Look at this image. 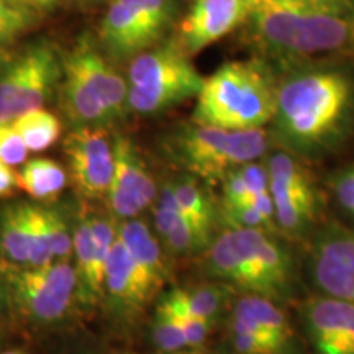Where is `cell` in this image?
Masks as SVG:
<instances>
[{
	"instance_id": "23",
	"label": "cell",
	"mask_w": 354,
	"mask_h": 354,
	"mask_svg": "<svg viewBox=\"0 0 354 354\" xmlns=\"http://www.w3.org/2000/svg\"><path fill=\"white\" fill-rule=\"evenodd\" d=\"M19 187L38 201L55 198L68 184L63 166L48 158H35L26 161L17 172Z\"/></svg>"
},
{
	"instance_id": "47",
	"label": "cell",
	"mask_w": 354,
	"mask_h": 354,
	"mask_svg": "<svg viewBox=\"0 0 354 354\" xmlns=\"http://www.w3.org/2000/svg\"><path fill=\"white\" fill-rule=\"evenodd\" d=\"M159 354H187V351H179V353H159Z\"/></svg>"
},
{
	"instance_id": "15",
	"label": "cell",
	"mask_w": 354,
	"mask_h": 354,
	"mask_svg": "<svg viewBox=\"0 0 354 354\" xmlns=\"http://www.w3.org/2000/svg\"><path fill=\"white\" fill-rule=\"evenodd\" d=\"M154 225L167 250L177 256L196 254L210 246L212 230L196 223L180 210L171 183L162 184L161 190L158 192V203L154 207Z\"/></svg>"
},
{
	"instance_id": "26",
	"label": "cell",
	"mask_w": 354,
	"mask_h": 354,
	"mask_svg": "<svg viewBox=\"0 0 354 354\" xmlns=\"http://www.w3.org/2000/svg\"><path fill=\"white\" fill-rule=\"evenodd\" d=\"M172 189L179 201L180 210L196 223L212 230L215 220V210L212 201L201 187L194 176H179L172 180Z\"/></svg>"
},
{
	"instance_id": "2",
	"label": "cell",
	"mask_w": 354,
	"mask_h": 354,
	"mask_svg": "<svg viewBox=\"0 0 354 354\" xmlns=\"http://www.w3.org/2000/svg\"><path fill=\"white\" fill-rule=\"evenodd\" d=\"M277 87L256 61H232L203 81L192 122L223 130L263 128L276 117Z\"/></svg>"
},
{
	"instance_id": "41",
	"label": "cell",
	"mask_w": 354,
	"mask_h": 354,
	"mask_svg": "<svg viewBox=\"0 0 354 354\" xmlns=\"http://www.w3.org/2000/svg\"><path fill=\"white\" fill-rule=\"evenodd\" d=\"M20 2L33 7L35 10H50L51 7H55L57 0H20Z\"/></svg>"
},
{
	"instance_id": "38",
	"label": "cell",
	"mask_w": 354,
	"mask_h": 354,
	"mask_svg": "<svg viewBox=\"0 0 354 354\" xmlns=\"http://www.w3.org/2000/svg\"><path fill=\"white\" fill-rule=\"evenodd\" d=\"M336 197L348 210H354V171H349L336 180Z\"/></svg>"
},
{
	"instance_id": "49",
	"label": "cell",
	"mask_w": 354,
	"mask_h": 354,
	"mask_svg": "<svg viewBox=\"0 0 354 354\" xmlns=\"http://www.w3.org/2000/svg\"><path fill=\"white\" fill-rule=\"evenodd\" d=\"M353 214H354V210H353Z\"/></svg>"
},
{
	"instance_id": "21",
	"label": "cell",
	"mask_w": 354,
	"mask_h": 354,
	"mask_svg": "<svg viewBox=\"0 0 354 354\" xmlns=\"http://www.w3.org/2000/svg\"><path fill=\"white\" fill-rule=\"evenodd\" d=\"M0 254L3 263L30 266L28 202H17L0 210Z\"/></svg>"
},
{
	"instance_id": "24",
	"label": "cell",
	"mask_w": 354,
	"mask_h": 354,
	"mask_svg": "<svg viewBox=\"0 0 354 354\" xmlns=\"http://www.w3.org/2000/svg\"><path fill=\"white\" fill-rule=\"evenodd\" d=\"M12 127L25 141L28 151L39 153L51 148L59 140L63 125L55 113L44 109L30 110L15 120H12Z\"/></svg>"
},
{
	"instance_id": "43",
	"label": "cell",
	"mask_w": 354,
	"mask_h": 354,
	"mask_svg": "<svg viewBox=\"0 0 354 354\" xmlns=\"http://www.w3.org/2000/svg\"><path fill=\"white\" fill-rule=\"evenodd\" d=\"M10 43H12V39L3 37V35H0V48H6L7 44H10Z\"/></svg>"
},
{
	"instance_id": "46",
	"label": "cell",
	"mask_w": 354,
	"mask_h": 354,
	"mask_svg": "<svg viewBox=\"0 0 354 354\" xmlns=\"http://www.w3.org/2000/svg\"><path fill=\"white\" fill-rule=\"evenodd\" d=\"M351 44H354V17H353V30H351Z\"/></svg>"
},
{
	"instance_id": "25",
	"label": "cell",
	"mask_w": 354,
	"mask_h": 354,
	"mask_svg": "<svg viewBox=\"0 0 354 354\" xmlns=\"http://www.w3.org/2000/svg\"><path fill=\"white\" fill-rule=\"evenodd\" d=\"M271 196L276 205V220L284 230L294 232L302 228L312 218L315 210V194L312 185L297 189L272 190Z\"/></svg>"
},
{
	"instance_id": "34",
	"label": "cell",
	"mask_w": 354,
	"mask_h": 354,
	"mask_svg": "<svg viewBox=\"0 0 354 354\" xmlns=\"http://www.w3.org/2000/svg\"><path fill=\"white\" fill-rule=\"evenodd\" d=\"M223 216L232 228L241 230H271L261 214L250 203L223 205Z\"/></svg>"
},
{
	"instance_id": "16",
	"label": "cell",
	"mask_w": 354,
	"mask_h": 354,
	"mask_svg": "<svg viewBox=\"0 0 354 354\" xmlns=\"http://www.w3.org/2000/svg\"><path fill=\"white\" fill-rule=\"evenodd\" d=\"M315 277L330 297L354 302V233L336 234L318 245Z\"/></svg>"
},
{
	"instance_id": "22",
	"label": "cell",
	"mask_w": 354,
	"mask_h": 354,
	"mask_svg": "<svg viewBox=\"0 0 354 354\" xmlns=\"http://www.w3.org/2000/svg\"><path fill=\"white\" fill-rule=\"evenodd\" d=\"M225 302V292L220 286L198 284L190 287H176L162 295L159 304L172 312L205 318L214 322Z\"/></svg>"
},
{
	"instance_id": "36",
	"label": "cell",
	"mask_w": 354,
	"mask_h": 354,
	"mask_svg": "<svg viewBox=\"0 0 354 354\" xmlns=\"http://www.w3.org/2000/svg\"><path fill=\"white\" fill-rule=\"evenodd\" d=\"M236 169L243 177V180H245L251 196L253 194L269 192V172L263 166L256 165V162H248V165H243Z\"/></svg>"
},
{
	"instance_id": "12",
	"label": "cell",
	"mask_w": 354,
	"mask_h": 354,
	"mask_svg": "<svg viewBox=\"0 0 354 354\" xmlns=\"http://www.w3.org/2000/svg\"><path fill=\"white\" fill-rule=\"evenodd\" d=\"M156 289L118 236L110 251L105 269L104 300H107L110 310L117 315L128 318L140 313L156 297Z\"/></svg>"
},
{
	"instance_id": "42",
	"label": "cell",
	"mask_w": 354,
	"mask_h": 354,
	"mask_svg": "<svg viewBox=\"0 0 354 354\" xmlns=\"http://www.w3.org/2000/svg\"><path fill=\"white\" fill-rule=\"evenodd\" d=\"M12 57H13L12 53H8L6 48H0V73H2L3 68H6L8 63H10Z\"/></svg>"
},
{
	"instance_id": "19",
	"label": "cell",
	"mask_w": 354,
	"mask_h": 354,
	"mask_svg": "<svg viewBox=\"0 0 354 354\" xmlns=\"http://www.w3.org/2000/svg\"><path fill=\"white\" fill-rule=\"evenodd\" d=\"M351 302L339 299L318 300L308 308V328L320 354H342L344 328Z\"/></svg>"
},
{
	"instance_id": "5",
	"label": "cell",
	"mask_w": 354,
	"mask_h": 354,
	"mask_svg": "<svg viewBox=\"0 0 354 354\" xmlns=\"http://www.w3.org/2000/svg\"><path fill=\"white\" fill-rule=\"evenodd\" d=\"M128 105L136 113L151 115L198 97L203 79L180 46L143 51L130 64Z\"/></svg>"
},
{
	"instance_id": "35",
	"label": "cell",
	"mask_w": 354,
	"mask_h": 354,
	"mask_svg": "<svg viewBox=\"0 0 354 354\" xmlns=\"http://www.w3.org/2000/svg\"><path fill=\"white\" fill-rule=\"evenodd\" d=\"M159 305H161V304H159ZM162 307H165V305H162ZM167 310H169V308H167ZM169 312L177 318V322L180 323V326H183L185 338H187L189 348H192V349L201 348L202 343L205 342L207 336H209V333H210L212 322L205 320V318H201V317L189 315V313L172 312V310H169Z\"/></svg>"
},
{
	"instance_id": "10",
	"label": "cell",
	"mask_w": 354,
	"mask_h": 354,
	"mask_svg": "<svg viewBox=\"0 0 354 354\" xmlns=\"http://www.w3.org/2000/svg\"><path fill=\"white\" fill-rule=\"evenodd\" d=\"M115 176L107 192V203L117 220L136 218L158 201V189L148 166L135 145L125 136L113 141Z\"/></svg>"
},
{
	"instance_id": "18",
	"label": "cell",
	"mask_w": 354,
	"mask_h": 354,
	"mask_svg": "<svg viewBox=\"0 0 354 354\" xmlns=\"http://www.w3.org/2000/svg\"><path fill=\"white\" fill-rule=\"evenodd\" d=\"M232 331H256L274 336L279 342H289L292 330L282 310L263 295L250 294L236 304L233 312Z\"/></svg>"
},
{
	"instance_id": "3",
	"label": "cell",
	"mask_w": 354,
	"mask_h": 354,
	"mask_svg": "<svg viewBox=\"0 0 354 354\" xmlns=\"http://www.w3.org/2000/svg\"><path fill=\"white\" fill-rule=\"evenodd\" d=\"M349 100V82L335 73L297 76L277 87L276 123L294 143H313L333 130Z\"/></svg>"
},
{
	"instance_id": "29",
	"label": "cell",
	"mask_w": 354,
	"mask_h": 354,
	"mask_svg": "<svg viewBox=\"0 0 354 354\" xmlns=\"http://www.w3.org/2000/svg\"><path fill=\"white\" fill-rule=\"evenodd\" d=\"M269 190L297 189L312 185L305 172L297 161H294L289 154L277 153L269 159Z\"/></svg>"
},
{
	"instance_id": "32",
	"label": "cell",
	"mask_w": 354,
	"mask_h": 354,
	"mask_svg": "<svg viewBox=\"0 0 354 354\" xmlns=\"http://www.w3.org/2000/svg\"><path fill=\"white\" fill-rule=\"evenodd\" d=\"M28 148L12 127V122H0V159L8 166H20L26 161Z\"/></svg>"
},
{
	"instance_id": "13",
	"label": "cell",
	"mask_w": 354,
	"mask_h": 354,
	"mask_svg": "<svg viewBox=\"0 0 354 354\" xmlns=\"http://www.w3.org/2000/svg\"><path fill=\"white\" fill-rule=\"evenodd\" d=\"M246 13V0H197L179 25L180 48L187 55L202 51L245 24Z\"/></svg>"
},
{
	"instance_id": "11",
	"label": "cell",
	"mask_w": 354,
	"mask_h": 354,
	"mask_svg": "<svg viewBox=\"0 0 354 354\" xmlns=\"http://www.w3.org/2000/svg\"><path fill=\"white\" fill-rule=\"evenodd\" d=\"M63 66L66 73L74 74L99 99L112 123L125 117L130 110V88L113 66L109 64V61L97 50L91 35H82L77 39L73 50L63 56Z\"/></svg>"
},
{
	"instance_id": "45",
	"label": "cell",
	"mask_w": 354,
	"mask_h": 354,
	"mask_svg": "<svg viewBox=\"0 0 354 354\" xmlns=\"http://www.w3.org/2000/svg\"><path fill=\"white\" fill-rule=\"evenodd\" d=\"M187 354H207V353H203L198 348H196V349H192V351H187Z\"/></svg>"
},
{
	"instance_id": "33",
	"label": "cell",
	"mask_w": 354,
	"mask_h": 354,
	"mask_svg": "<svg viewBox=\"0 0 354 354\" xmlns=\"http://www.w3.org/2000/svg\"><path fill=\"white\" fill-rule=\"evenodd\" d=\"M120 2L125 3L127 7L143 12L161 35L174 19L172 0H120Z\"/></svg>"
},
{
	"instance_id": "7",
	"label": "cell",
	"mask_w": 354,
	"mask_h": 354,
	"mask_svg": "<svg viewBox=\"0 0 354 354\" xmlns=\"http://www.w3.org/2000/svg\"><path fill=\"white\" fill-rule=\"evenodd\" d=\"M64 77L63 56L50 41L28 46L0 73V122L43 109Z\"/></svg>"
},
{
	"instance_id": "30",
	"label": "cell",
	"mask_w": 354,
	"mask_h": 354,
	"mask_svg": "<svg viewBox=\"0 0 354 354\" xmlns=\"http://www.w3.org/2000/svg\"><path fill=\"white\" fill-rule=\"evenodd\" d=\"M33 7L21 2L0 0V35L15 39L32 30L37 24V13Z\"/></svg>"
},
{
	"instance_id": "6",
	"label": "cell",
	"mask_w": 354,
	"mask_h": 354,
	"mask_svg": "<svg viewBox=\"0 0 354 354\" xmlns=\"http://www.w3.org/2000/svg\"><path fill=\"white\" fill-rule=\"evenodd\" d=\"M3 263V261H2ZM12 307L38 325L63 322L79 302L77 272L71 259L37 268L3 263Z\"/></svg>"
},
{
	"instance_id": "1",
	"label": "cell",
	"mask_w": 354,
	"mask_h": 354,
	"mask_svg": "<svg viewBox=\"0 0 354 354\" xmlns=\"http://www.w3.org/2000/svg\"><path fill=\"white\" fill-rule=\"evenodd\" d=\"M245 24L264 50L307 56L351 43V0H246Z\"/></svg>"
},
{
	"instance_id": "27",
	"label": "cell",
	"mask_w": 354,
	"mask_h": 354,
	"mask_svg": "<svg viewBox=\"0 0 354 354\" xmlns=\"http://www.w3.org/2000/svg\"><path fill=\"white\" fill-rule=\"evenodd\" d=\"M41 216L53 261L71 259L74 250V228H71L68 216L61 209L50 205H41Z\"/></svg>"
},
{
	"instance_id": "44",
	"label": "cell",
	"mask_w": 354,
	"mask_h": 354,
	"mask_svg": "<svg viewBox=\"0 0 354 354\" xmlns=\"http://www.w3.org/2000/svg\"><path fill=\"white\" fill-rule=\"evenodd\" d=\"M0 354H28V353L20 351V349H10V351H3V353H0Z\"/></svg>"
},
{
	"instance_id": "48",
	"label": "cell",
	"mask_w": 354,
	"mask_h": 354,
	"mask_svg": "<svg viewBox=\"0 0 354 354\" xmlns=\"http://www.w3.org/2000/svg\"><path fill=\"white\" fill-rule=\"evenodd\" d=\"M8 2H20V0H8ZM21 3H24V2H21Z\"/></svg>"
},
{
	"instance_id": "14",
	"label": "cell",
	"mask_w": 354,
	"mask_h": 354,
	"mask_svg": "<svg viewBox=\"0 0 354 354\" xmlns=\"http://www.w3.org/2000/svg\"><path fill=\"white\" fill-rule=\"evenodd\" d=\"M148 19L120 0L110 3L100 25V41L110 57L127 59L138 56L161 38Z\"/></svg>"
},
{
	"instance_id": "40",
	"label": "cell",
	"mask_w": 354,
	"mask_h": 354,
	"mask_svg": "<svg viewBox=\"0 0 354 354\" xmlns=\"http://www.w3.org/2000/svg\"><path fill=\"white\" fill-rule=\"evenodd\" d=\"M10 308H12L10 292H8L6 271H3V263L0 261V317L8 315Z\"/></svg>"
},
{
	"instance_id": "4",
	"label": "cell",
	"mask_w": 354,
	"mask_h": 354,
	"mask_svg": "<svg viewBox=\"0 0 354 354\" xmlns=\"http://www.w3.org/2000/svg\"><path fill=\"white\" fill-rule=\"evenodd\" d=\"M167 148L185 171L215 183L223 180L230 171L263 156L268 136L263 128L230 131L192 122L172 133Z\"/></svg>"
},
{
	"instance_id": "20",
	"label": "cell",
	"mask_w": 354,
	"mask_h": 354,
	"mask_svg": "<svg viewBox=\"0 0 354 354\" xmlns=\"http://www.w3.org/2000/svg\"><path fill=\"white\" fill-rule=\"evenodd\" d=\"M61 110L74 128L107 127L112 123L107 110L74 74L66 73L59 86Z\"/></svg>"
},
{
	"instance_id": "9",
	"label": "cell",
	"mask_w": 354,
	"mask_h": 354,
	"mask_svg": "<svg viewBox=\"0 0 354 354\" xmlns=\"http://www.w3.org/2000/svg\"><path fill=\"white\" fill-rule=\"evenodd\" d=\"M71 177L87 201L107 197L115 176L113 143L104 127L74 128L64 140Z\"/></svg>"
},
{
	"instance_id": "37",
	"label": "cell",
	"mask_w": 354,
	"mask_h": 354,
	"mask_svg": "<svg viewBox=\"0 0 354 354\" xmlns=\"http://www.w3.org/2000/svg\"><path fill=\"white\" fill-rule=\"evenodd\" d=\"M251 192L248 190L245 180L240 176L238 169L230 171L223 179V201L225 205H236L245 203L250 198Z\"/></svg>"
},
{
	"instance_id": "8",
	"label": "cell",
	"mask_w": 354,
	"mask_h": 354,
	"mask_svg": "<svg viewBox=\"0 0 354 354\" xmlns=\"http://www.w3.org/2000/svg\"><path fill=\"white\" fill-rule=\"evenodd\" d=\"M117 238L118 220L112 215L86 216L76 223L73 254L79 281V304L92 307L104 300L105 269Z\"/></svg>"
},
{
	"instance_id": "17",
	"label": "cell",
	"mask_w": 354,
	"mask_h": 354,
	"mask_svg": "<svg viewBox=\"0 0 354 354\" xmlns=\"http://www.w3.org/2000/svg\"><path fill=\"white\" fill-rule=\"evenodd\" d=\"M118 236L156 292L161 290L169 277V268L162 248L148 225L140 218L123 220L118 223Z\"/></svg>"
},
{
	"instance_id": "31",
	"label": "cell",
	"mask_w": 354,
	"mask_h": 354,
	"mask_svg": "<svg viewBox=\"0 0 354 354\" xmlns=\"http://www.w3.org/2000/svg\"><path fill=\"white\" fill-rule=\"evenodd\" d=\"M233 344L241 354H279L286 343L256 331H233Z\"/></svg>"
},
{
	"instance_id": "28",
	"label": "cell",
	"mask_w": 354,
	"mask_h": 354,
	"mask_svg": "<svg viewBox=\"0 0 354 354\" xmlns=\"http://www.w3.org/2000/svg\"><path fill=\"white\" fill-rule=\"evenodd\" d=\"M151 338L159 353H179L189 348L180 323L169 310L159 304L151 322Z\"/></svg>"
},
{
	"instance_id": "39",
	"label": "cell",
	"mask_w": 354,
	"mask_h": 354,
	"mask_svg": "<svg viewBox=\"0 0 354 354\" xmlns=\"http://www.w3.org/2000/svg\"><path fill=\"white\" fill-rule=\"evenodd\" d=\"M19 187V177L17 172L0 159V197H8Z\"/></svg>"
}]
</instances>
